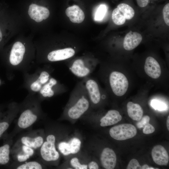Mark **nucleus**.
Masks as SVG:
<instances>
[{"label": "nucleus", "mask_w": 169, "mask_h": 169, "mask_svg": "<svg viewBox=\"0 0 169 169\" xmlns=\"http://www.w3.org/2000/svg\"><path fill=\"white\" fill-rule=\"evenodd\" d=\"M90 102L82 80L71 92L64 112L65 116L73 120L78 119L91 110Z\"/></svg>", "instance_id": "obj_1"}, {"label": "nucleus", "mask_w": 169, "mask_h": 169, "mask_svg": "<svg viewBox=\"0 0 169 169\" xmlns=\"http://www.w3.org/2000/svg\"><path fill=\"white\" fill-rule=\"evenodd\" d=\"M57 139L54 132L45 134L44 141L39 149V156L43 163L55 165L59 161L60 154L56 147Z\"/></svg>", "instance_id": "obj_2"}, {"label": "nucleus", "mask_w": 169, "mask_h": 169, "mask_svg": "<svg viewBox=\"0 0 169 169\" xmlns=\"http://www.w3.org/2000/svg\"><path fill=\"white\" fill-rule=\"evenodd\" d=\"M29 105L21 111L17 120L14 131L10 133L13 137L14 134L30 127L40 118V112L38 104Z\"/></svg>", "instance_id": "obj_3"}, {"label": "nucleus", "mask_w": 169, "mask_h": 169, "mask_svg": "<svg viewBox=\"0 0 169 169\" xmlns=\"http://www.w3.org/2000/svg\"><path fill=\"white\" fill-rule=\"evenodd\" d=\"M107 79L110 89L115 95L121 96L127 92L129 82L123 73L116 70L111 71L107 75Z\"/></svg>", "instance_id": "obj_4"}, {"label": "nucleus", "mask_w": 169, "mask_h": 169, "mask_svg": "<svg viewBox=\"0 0 169 169\" xmlns=\"http://www.w3.org/2000/svg\"><path fill=\"white\" fill-rule=\"evenodd\" d=\"M96 64L95 61L93 60L79 58L71 61L67 67L75 76L83 79L91 75L95 68Z\"/></svg>", "instance_id": "obj_5"}, {"label": "nucleus", "mask_w": 169, "mask_h": 169, "mask_svg": "<svg viewBox=\"0 0 169 169\" xmlns=\"http://www.w3.org/2000/svg\"><path fill=\"white\" fill-rule=\"evenodd\" d=\"M82 80L92 109L100 103L103 98L101 89L96 80L91 75L82 79Z\"/></svg>", "instance_id": "obj_6"}, {"label": "nucleus", "mask_w": 169, "mask_h": 169, "mask_svg": "<svg viewBox=\"0 0 169 169\" xmlns=\"http://www.w3.org/2000/svg\"><path fill=\"white\" fill-rule=\"evenodd\" d=\"M45 137L44 130H37L21 136L15 143L25 145L35 150L39 149L44 141Z\"/></svg>", "instance_id": "obj_7"}, {"label": "nucleus", "mask_w": 169, "mask_h": 169, "mask_svg": "<svg viewBox=\"0 0 169 169\" xmlns=\"http://www.w3.org/2000/svg\"><path fill=\"white\" fill-rule=\"evenodd\" d=\"M81 143L80 139L75 136L67 140L57 139L56 147L60 154L66 156L78 153L80 149Z\"/></svg>", "instance_id": "obj_8"}, {"label": "nucleus", "mask_w": 169, "mask_h": 169, "mask_svg": "<svg viewBox=\"0 0 169 169\" xmlns=\"http://www.w3.org/2000/svg\"><path fill=\"white\" fill-rule=\"evenodd\" d=\"M137 132L136 129L133 125L123 124L114 126L109 131L110 136L119 141L126 140L135 136Z\"/></svg>", "instance_id": "obj_9"}, {"label": "nucleus", "mask_w": 169, "mask_h": 169, "mask_svg": "<svg viewBox=\"0 0 169 169\" xmlns=\"http://www.w3.org/2000/svg\"><path fill=\"white\" fill-rule=\"evenodd\" d=\"M34 153L35 150L30 147L15 143L12 145L11 155L16 162L21 163L28 160Z\"/></svg>", "instance_id": "obj_10"}, {"label": "nucleus", "mask_w": 169, "mask_h": 169, "mask_svg": "<svg viewBox=\"0 0 169 169\" xmlns=\"http://www.w3.org/2000/svg\"><path fill=\"white\" fill-rule=\"evenodd\" d=\"M13 137L6 133L3 135V142L0 146V166L8 165L10 159L11 149L13 144Z\"/></svg>", "instance_id": "obj_11"}, {"label": "nucleus", "mask_w": 169, "mask_h": 169, "mask_svg": "<svg viewBox=\"0 0 169 169\" xmlns=\"http://www.w3.org/2000/svg\"><path fill=\"white\" fill-rule=\"evenodd\" d=\"M17 107L11 108L4 113L0 114V139L6 133L18 113Z\"/></svg>", "instance_id": "obj_12"}, {"label": "nucleus", "mask_w": 169, "mask_h": 169, "mask_svg": "<svg viewBox=\"0 0 169 169\" xmlns=\"http://www.w3.org/2000/svg\"><path fill=\"white\" fill-rule=\"evenodd\" d=\"M75 53L74 49L67 47L51 51L48 54L47 58L48 60L50 62L61 61L71 58L74 55Z\"/></svg>", "instance_id": "obj_13"}, {"label": "nucleus", "mask_w": 169, "mask_h": 169, "mask_svg": "<svg viewBox=\"0 0 169 169\" xmlns=\"http://www.w3.org/2000/svg\"><path fill=\"white\" fill-rule=\"evenodd\" d=\"M144 69L146 73L152 79H158L161 75V71L160 64L155 58L151 56L146 58Z\"/></svg>", "instance_id": "obj_14"}, {"label": "nucleus", "mask_w": 169, "mask_h": 169, "mask_svg": "<svg viewBox=\"0 0 169 169\" xmlns=\"http://www.w3.org/2000/svg\"><path fill=\"white\" fill-rule=\"evenodd\" d=\"M100 161L102 166L106 169H113L116 163L115 153L112 149L107 147L102 151L100 156Z\"/></svg>", "instance_id": "obj_15"}, {"label": "nucleus", "mask_w": 169, "mask_h": 169, "mask_svg": "<svg viewBox=\"0 0 169 169\" xmlns=\"http://www.w3.org/2000/svg\"><path fill=\"white\" fill-rule=\"evenodd\" d=\"M48 9L35 4H31L29 7L28 14L30 17L37 22H40L47 18L49 15Z\"/></svg>", "instance_id": "obj_16"}, {"label": "nucleus", "mask_w": 169, "mask_h": 169, "mask_svg": "<svg viewBox=\"0 0 169 169\" xmlns=\"http://www.w3.org/2000/svg\"><path fill=\"white\" fill-rule=\"evenodd\" d=\"M25 51L24 45L21 42L18 41L13 45L10 56L9 61L13 66H17L22 61Z\"/></svg>", "instance_id": "obj_17"}, {"label": "nucleus", "mask_w": 169, "mask_h": 169, "mask_svg": "<svg viewBox=\"0 0 169 169\" xmlns=\"http://www.w3.org/2000/svg\"><path fill=\"white\" fill-rule=\"evenodd\" d=\"M151 156L153 161L157 165L166 166L168 164L169 156L162 146L158 145L155 146L152 149Z\"/></svg>", "instance_id": "obj_18"}, {"label": "nucleus", "mask_w": 169, "mask_h": 169, "mask_svg": "<svg viewBox=\"0 0 169 169\" xmlns=\"http://www.w3.org/2000/svg\"><path fill=\"white\" fill-rule=\"evenodd\" d=\"M142 37L140 33L130 31L125 35L123 42L124 49L130 51L136 48L141 43Z\"/></svg>", "instance_id": "obj_19"}, {"label": "nucleus", "mask_w": 169, "mask_h": 169, "mask_svg": "<svg viewBox=\"0 0 169 169\" xmlns=\"http://www.w3.org/2000/svg\"><path fill=\"white\" fill-rule=\"evenodd\" d=\"M122 119V117L118 111L110 110L100 119V125L102 127L111 125L117 123Z\"/></svg>", "instance_id": "obj_20"}, {"label": "nucleus", "mask_w": 169, "mask_h": 169, "mask_svg": "<svg viewBox=\"0 0 169 169\" xmlns=\"http://www.w3.org/2000/svg\"><path fill=\"white\" fill-rule=\"evenodd\" d=\"M66 15L73 23H80L84 20V14L83 11L77 5L69 7L65 10Z\"/></svg>", "instance_id": "obj_21"}, {"label": "nucleus", "mask_w": 169, "mask_h": 169, "mask_svg": "<svg viewBox=\"0 0 169 169\" xmlns=\"http://www.w3.org/2000/svg\"><path fill=\"white\" fill-rule=\"evenodd\" d=\"M128 116L133 120H139L143 114V110L140 105L132 102H129L127 105Z\"/></svg>", "instance_id": "obj_22"}, {"label": "nucleus", "mask_w": 169, "mask_h": 169, "mask_svg": "<svg viewBox=\"0 0 169 169\" xmlns=\"http://www.w3.org/2000/svg\"><path fill=\"white\" fill-rule=\"evenodd\" d=\"M13 167L17 169H41L44 168V166L39 162L32 161L18 163Z\"/></svg>", "instance_id": "obj_23"}, {"label": "nucleus", "mask_w": 169, "mask_h": 169, "mask_svg": "<svg viewBox=\"0 0 169 169\" xmlns=\"http://www.w3.org/2000/svg\"><path fill=\"white\" fill-rule=\"evenodd\" d=\"M117 8L126 19L130 20L132 19L134 15L135 11L133 9L126 4L120 3L117 6Z\"/></svg>", "instance_id": "obj_24"}, {"label": "nucleus", "mask_w": 169, "mask_h": 169, "mask_svg": "<svg viewBox=\"0 0 169 169\" xmlns=\"http://www.w3.org/2000/svg\"><path fill=\"white\" fill-rule=\"evenodd\" d=\"M112 18L114 23L117 25H121L124 23L126 18L120 11L116 8L114 9L112 14Z\"/></svg>", "instance_id": "obj_25"}, {"label": "nucleus", "mask_w": 169, "mask_h": 169, "mask_svg": "<svg viewBox=\"0 0 169 169\" xmlns=\"http://www.w3.org/2000/svg\"><path fill=\"white\" fill-rule=\"evenodd\" d=\"M107 11V8L104 4H101L97 8L94 15L95 21L101 20L104 17Z\"/></svg>", "instance_id": "obj_26"}, {"label": "nucleus", "mask_w": 169, "mask_h": 169, "mask_svg": "<svg viewBox=\"0 0 169 169\" xmlns=\"http://www.w3.org/2000/svg\"><path fill=\"white\" fill-rule=\"evenodd\" d=\"M70 166L75 169H87L88 164H82L79 159L77 157L71 158L69 161Z\"/></svg>", "instance_id": "obj_27"}, {"label": "nucleus", "mask_w": 169, "mask_h": 169, "mask_svg": "<svg viewBox=\"0 0 169 169\" xmlns=\"http://www.w3.org/2000/svg\"><path fill=\"white\" fill-rule=\"evenodd\" d=\"M50 78V75L49 72L47 71H44L41 73L38 79L42 85L47 83Z\"/></svg>", "instance_id": "obj_28"}, {"label": "nucleus", "mask_w": 169, "mask_h": 169, "mask_svg": "<svg viewBox=\"0 0 169 169\" xmlns=\"http://www.w3.org/2000/svg\"><path fill=\"white\" fill-rule=\"evenodd\" d=\"M151 104L154 108L159 110H165L166 108L165 103L158 100H153L151 101Z\"/></svg>", "instance_id": "obj_29"}, {"label": "nucleus", "mask_w": 169, "mask_h": 169, "mask_svg": "<svg viewBox=\"0 0 169 169\" xmlns=\"http://www.w3.org/2000/svg\"><path fill=\"white\" fill-rule=\"evenodd\" d=\"M150 119V117L148 115H146L142 116L136 123L137 127L139 128H144L149 123Z\"/></svg>", "instance_id": "obj_30"}, {"label": "nucleus", "mask_w": 169, "mask_h": 169, "mask_svg": "<svg viewBox=\"0 0 169 169\" xmlns=\"http://www.w3.org/2000/svg\"><path fill=\"white\" fill-rule=\"evenodd\" d=\"M162 13L164 21L166 24L169 26V3H167L164 7Z\"/></svg>", "instance_id": "obj_31"}, {"label": "nucleus", "mask_w": 169, "mask_h": 169, "mask_svg": "<svg viewBox=\"0 0 169 169\" xmlns=\"http://www.w3.org/2000/svg\"><path fill=\"white\" fill-rule=\"evenodd\" d=\"M126 169H141V166L140 165L136 159H133L130 161Z\"/></svg>", "instance_id": "obj_32"}, {"label": "nucleus", "mask_w": 169, "mask_h": 169, "mask_svg": "<svg viewBox=\"0 0 169 169\" xmlns=\"http://www.w3.org/2000/svg\"><path fill=\"white\" fill-rule=\"evenodd\" d=\"M42 87V85L37 79L33 82L30 85L31 90L34 92H38L41 90Z\"/></svg>", "instance_id": "obj_33"}, {"label": "nucleus", "mask_w": 169, "mask_h": 169, "mask_svg": "<svg viewBox=\"0 0 169 169\" xmlns=\"http://www.w3.org/2000/svg\"><path fill=\"white\" fill-rule=\"evenodd\" d=\"M143 128V132L146 134L152 133L155 131V129L153 126L149 123Z\"/></svg>", "instance_id": "obj_34"}, {"label": "nucleus", "mask_w": 169, "mask_h": 169, "mask_svg": "<svg viewBox=\"0 0 169 169\" xmlns=\"http://www.w3.org/2000/svg\"><path fill=\"white\" fill-rule=\"evenodd\" d=\"M99 168V166L98 164L95 161H91L88 164V169H98Z\"/></svg>", "instance_id": "obj_35"}, {"label": "nucleus", "mask_w": 169, "mask_h": 169, "mask_svg": "<svg viewBox=\"0 0 169 169\" xmlns=\"http://www.w3.org/2000/svg\"><path fill=\"white\" fill-rule=\"evenodd\" d=\"M138 5L141 7L146 6L149 2V0H136Z\"/></svg>", "instance_id": "obj_36"}, {"label": "nucleus", "mask_w": 169, "mask_h": 169, "mask_svg": "<svg viewBox=\"0 0 169 169\" xmlns=\"http://www.w3.org/2000/svg\"><path fill=\"white\" fill-rule=\"evenodd\" d=\"M142 169H155L153 167H149L147 165L145 164L141 166Z\"/></svg>", "instance_id": "obj_37"}, {"label": "nucleus", "mask_w": 169, "mask_h": 169, "mask_svg": "<svg viewBox=\"0 0 169 169\" xmlns=\"http://www.w3.org/2000/svg\"><path fill=\"white\" fill-rule=\"evenodd\" d=\"M166 125L168 130H169V116L168 115L166 121Z\"/></svg>", "instance_id": "obj_38"}, {"label": "nucleus", "mask_w": 169, "mask_h": 169, "mask_svg": "<svg viewBox=\"0 0 169 169\" xmlns=\"http://www.w3.org/2000/svg\"><path fill=\"white\" fill-rule=\"evenodd\" d=\"M2 38V33L0 28V42L1 41Z\"/></svg>", "instance_id": "obj_39"}, {"label": "nucleus", "mask_w": 169, "mask_h": 169, "mask_svg": "<svg viewBox=\"0 0 169 169\" xmlns=\"http://www.w3.org/2000/svg\"></svg>", "instance_id": "obj_40"}]
</instances>
